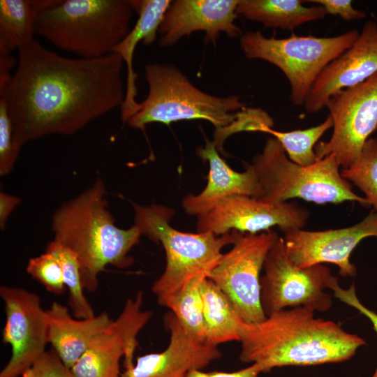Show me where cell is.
Here are the masks:
<instances>
[{"label":"cell","instance_id":"1","mask_svg":"<svg viewBox=\"0 0 377 377\" xmlns=\"http://www.w3.org/2000/svg\"><path fill=\"white\" fill-rule=\"evenodd\" d=\"M124 64L113 52L98 58H70L35 38L22 45L13 75H0V98L15 142L22 147L48 135H71L121 108Z\"/></svg>","mask_w":377,"mask_h":377},{"label":"cell","instance_id":"2","mask_svg":"<svg viewBox=\"0 0 377 377\" xmlns=\"http://www.w3.org/2000/svg\"><path fill=\"white\" fill-rule=\"evenodd\" d=\"M239 360L262 373L285 366H311L350 360L366 344L337 323L298 306L276 311L258 323L239 325Z\"/></svg>","mask_w":377,"mask_h":377},{"label":"cell","instance_id":"3","mask_svg":"<svg viewBox=\"0 0 377 377\" xmlns=\"http://www.w3.org/2000/svg\"><path fill=\"white\" fill-rule=\"evenodd\" d=\"M106 188L98 177L94 184L53 214V240L77 256L84 288L94 292L98 275L108 265L126 268L133 263L128 253L142 235L135 224L128 229L115 225L108 209Z\"/></svg>","mask_w":377,"mask_h":377},{"label":"cell","instance_id":"4","mask_svg":"<svg viewBox=\"0 0 377 377\" xmlns=\"http://www.w3.org/2000/svg\"><path fill=\"white\" fill-rule=\"evenodd\" d=\"M149 91L138 111L126 123L145 132L154 122L169 125L184 120L203 119L216 128L214 144L223 152L224 140L241 131H257L261 117L256 108H247L237 96L220 97L197 87L177 67L153 63L145 66Z\"/></svg>","mask_w":377,"mask_h":377},{"label":"cell","instance_id":"5","mask_svg":"<svg viewBox=\"0 0 377 377\" xmlns=\"http://www.w3.org/2000/svg\"><path fill=\"white\" fill-rule=\"evenodd\" d=\"M134 0L41 1L35 34L81 58L112 52L131 31Z\"/></svg>","mask_w":377,"mask_h":377},{"label":"cell","instance_id":"6","mask_svg":"<svg viewBox=\"0 0 377 377\" xmlns=\"http://www.w3.org/2000/svg\"><path fill=\"white\" fill-rule=\"evenodd\" d=\"M133 206L134 224L142 235L161 244L165 250V270L151 287L158 304L163 306L194 277L208 275L219 263L221 249L233 242L230 232L216 236L209 232L189 233L173 228L169 221L174 210L165 206L135 203Z\"/></svg>","mask_w":377,"mask_h":377},{"label":"cell","instance_id":"7","mask_svg":"<svg viewBox=\"0 0 377 377\" xmlns=\"http://www.w3.org/2000/svg\"><path fill=\"white\" fill-rule=\"evenodd\" d=\"M261 186L260 200L270 203L300 198L316 204L355 201L369 207L341 175L337 158L330 154L303 166L291 161L280 142L269 138L251 163Z\"/></svg>","mask_w":377,"mask_h":377},{"label":"cell","instance_id":"8","mask_svg":"<svg viewBox=\"0 0 377 377\" xmlns=\"http://www.w3.org/2000/svg\"><path fill=\"white\" fill-rule=\"evenodd\" d=\"M360 32L349 30L331 37L291 36L267 38L260 31H247L240 38L241 48L249 59H263L278 67L288 79L290 100L304 104L312 85L322 71L348 50Z\"/></svg>","mask_w":377,"mask_h":377},{"label":"cell","instance_id":"9","mask_svg":"<svg viewBox=\"0 0 377 377\" xmlns=\"http://www.w3.org/2000/svg\"><path fill=\"white\" fill-rule=\"evenodd\" d=\"M260 276V302L266 316L287 308L303 306L325 312L332 306L325 291L334 279L323 264L299 267L288 258L284 239L276 235Z\"/></svg>","mask_w":377,"mask_h":377},{"label":"cell","instance_id":"10","mask_svg":"<svg viewBox=\"0 0 377 377\" xmlns=\"http://www.w3.org/2000/svg\"><path fill=\"white\" fill-rule=\"evenodd\" d=\"M232 248L222 254L207 278L228 297L240 318L258 323L266 316L260 302V272L277 233L250 234L232 230Z\"/></svg>","mask_w":377,"mask_h":377},{"label":"cell","instance_id":"11","mask_svg":"<svg viewBox=\"0 0 377 377\" xmlns=\"http://www.w3.org/2000/svg\"><path fill=\"white\" fill-rule=\"evenodd\" d=\"M326 107L333 121L330 139L315 146L318 159L334 155L348 168L377 128V73L364 82L330 97Z\"/></svg>","mask_w":377,"mask_h":377},{"label":"cell","instance_id":"12","mask_svg":"<svg viewBox=\"0 0 377 377\" xmlns=\"http://www.w3.org/2000/svg\"><path fill=\"white\" fill-rule=\"evenodd\" d=\"M197 216L198 232H209L221 236L236 230L257 234L277 226L285 234L302 229L309 212L295 202L270 203L247 195H234Z\"/></svg>","mask_w":377,"mask_h":377},{"label":"cell","instance_id":"13","mask_svg":"<svg viewBox=\"0 0 377 377\" xmlns=\"http://www.w3.org/2000/svg\"><path fill=\"white\" fill-rule=\"evenodd\" d=\"M6 323L2 339L11 346V356L0 377H19L46 351L48 341L47 311L38 295L18 287L1 286Z\"/></svg>","mask_w":377,"mask_h":377},{"label":"cell","instance_id":"14","mask_svg":"<svg viewBox=\"0 0 377 377\" xmlns=\"http://www.w3.org/2000/svg\"><path fill=\"white\" fill-rule=\"evenodd\" d=\"M143 293L127 300L119 316L91 342L73 369L78 377H120V360L125 369L133 365L137 336L148 323L151 312L141 309Z\"/></svg>","mask_w":377,"mask_h":377},{"label":"cell","instance_id":"15","mask_svg":"<svg viewBox=\"0 0 377 377\" xmlns=\"http://www.w3.org/2000/svg\"><path fill=\"white\" fill-rule=\"evenodd\" d=\"M369 237H377V212L369 214L352 226L322 231L297 229L285 233L288 258L299 267L332 263L342 276H354L357 269L350 260L358 244Z\"/></svg>","mask_w":377,"mask_h":377},{"label":"cell","instance_id":"16","mask_svg":"<svg viewBox=\"0 0 377 377\" xmlns=\"http://www.w3.org/2000/svg\"><path fill=\"white\" fill-rule=\"evenodd\" d=\"M376 73L377 24L368 21L353 44L318 76L305 100L306 112L320 111L332 96L364 82Z\"/></svg>","mask_w":377,"mask_h":377},{"label":"cell","instance_id":"17","mask_svg":"<svg viewBox=\"0 0 377 377\" xmlns=\"http://www.w3.org/2000/svg\"><path fill=\"white\" fill-rule=\"evenodd\" d=\"M239 0H176L163 17L158 33L159 45L169 47L195 31L205 32V43H215L220 33L228 37L242 36L235 24Z\"/></svg>","mask_w":377,"mask_h":377},{"label":"cell","instance_id":"18","mask_svg":"<svg viewBox=\"0 0 377 377\" xmlns=\"http://www.w3.org/2000/svg\"><path fill=\"white\" fill-rule=\"evenodd\" d=\"M164 323L170 334L167 348L138 357L120 377H185L191 371L202 369L221 357L217 346L188 333L172 312L164 316Z\"/></svg>","mask_w":377,"mask_h":377},{"label":"cell","instance_id":"19","mask_svg":"<svg viewBox=\"0 0 377 377\" xmlns=\"http://www.w3.org/2000/svg\"><path fill=\"white\" fill-rule=\"evenodd\" d=\"M218 152L214 142L208 140L205 147L197 149L198 156L209 163L208 182L200 193L183 199L182 207L188 214H202L228 196L242 195L258 199L261 196V186L251 163L246 165L244 172H236Z\"/></svg>","mask_w":377,"mask_h":377},{"label":"cell","instance_id":"20","mask_svg":"<svg viewBox=\"0 0 377 377\" xmlns=\"http://www.w3.org/2000/svg\"><path fill=\"white\" fill-rule=\"evenodd\" d=\"M48 341L62 362L71 369L92 340L112 321L105 311L89 318L71 316L68 309L54 302L47 310Z\"/></svg>","mask_w":377,"mask_h":377},{"label":"cell","instance_id":"21","mask_svg":"<svg viewBox=\"0 0 377 377\" xmlns=\"http://www.w3.org/2000/svg\"><path fill=\"white\" fill-rule=\"evenodd\" d=\"M171 3L170 0H135V13L138 15V19L125 38L112 50L113 52L121 57L126 65V89L121 107V116L124 122H127L140 108V103L135 101L138 74L133 67L135 47L140 41L146 45L155 41L165 13Z\"/></svg>","mask_w":377,"mask_h":377},{"label":"cell","instance_id":"22","mask_svg":"<svg viewBox=\"0 0 377 377\" xmlns=\"http://www.w3.org/2000/svg\"><path fill=\"white\" fill-rule=\"evenodd\" d=\"M300 0H239L237 15L266 27L293 30L311 21L321 20L326 15L320 5L306 7Z\"/></svg>","mask_w":377,"mask_h":377},{"label":"cell","instance_id":"23","mask_svg":"<svg viewBox=\"0 0 377 377\" xmlns=\"http://www.w3.org/2000/svg\"><path fill=\"white\" fill-rule=\"evenodd\" d=\"M200 291L207 343L239 341V325L242 320L226 294L209 279L201 282Z\"/></svg>","mask_w":377,"mask_h":377},{"label":"cell","instance_id":"24","mask_svg":"<svg viewBox=\"0 0 377 377\" xmlns=\"http://www.w3.org/2000/svg\"><path fill=\"white\" fill-rule=\"evenodd\" d=\"M38 9L34 1H0V54H8L34 39Z\"/></svg>","mask_w":377,"mask_h":377},{"label":"cell","instance_id":"25","mask_svg":"<svg viewBox=\"0 0 377 377\" xmlns=\"http://www.w3.org/2000/svg\"><path fill=\"white\" fill-rule=\"evenodd\" d=\"M205 277L206 274L194 277L164 305L171 310L188 333L202 342H207V330L200 285Z\"/></svg>","mask_w":377,"mask_h":377},{"label":"cell","instance_id":"26","mask_svg":"<svg viewBox=\"0 0 377 377\" xmlns=\"http://www.w3.org/2000/svg\"><path fill=\"white\" fill-rule=\"evenodd\" d=\"M60 263L64 281L68 290V305L76 318H89L95 316L93 307L84 293L80 267L76 255L68 248L52 240L45 248Z\"/></svg>","mask_w":377,"mask_h":377},{"label":"cell","instance_id":"27","mask_svg":"<svg viewBox=\"0 0 377 377\" xmlns=\"http://www.w3.org/2000/svg\"><path fill=\"white\" fill-rule=\"evenodd\" d=\"M332 126V119L329 114L321 124L306 129L281 132L270 128L266 133L272 134L280 142L291 161L306 166L318 160L314 151L315 145Z\"/></svg>","mask_w":377,"mask_h":377},{"label":"cell","instance_id":"28","mask_svg":"<svg viewBox=\"0 0 377 377\" xmlns=\"http://www.w3.org/2000/svg\"><path fill=\"white\" fill-rule=\"evenodd\" d=\"M341 176L357 186L364 194L369 206L377 212V138H369L362 149Z\"/></svg>","mask_w":377,"mask_h":377},{"label":"cell","instance_id":"29","mask_svg":"<svg viewBox=\"0 0 377 377\" xmlns=\"http://www.w3.org/2000/svg\"><path fill=\"white\" fill-rule=\"evenodd\" d=\"M26 270L47 291L57 295H61L65 291L66 286L61 266L50 253L45 251L44 253L31 258Z\"/></svg>","mask_w":377,"mask_h":377},{"label":"cell","instance_id":"30","mask_svg":"<svg viewBox=\"0 0 377 377\" xmlns=\"http://www.w3.org/2000/svg\"><path fill=\"white\" fill-rule=\"evenodd\" d=\"M21 147L15 140L13 123L5 101L0 98V175L9 174L17 159Z\"/></svg>","mask_w":377,"mask_h":377},{"label":"cell","instance_id":"31","mask_svg":"<svg viewBox=\"0 0 377 377\" xmlns=\"http://www.w3.org/2000/svg\"><path fill=\"white\" fill-rule=\"evenodd\" d=\"M22 377H77L54 350L45 351Z\"/></svg>","mask_w":377,"mask_h":377},{"label":"cell","instance_id":"32","mask_svg":"<svg viewBox=\"0 0 377 377\" xmlns=\"http://www.w3.org/2000/svg\"><path fill=\"white\" fill-rule=\"evenodd\" d=\"M329 289L333 292L334 297L356 309L370 320L377 334V313L367 309L360 302L356 295L355 287L353 283L347 289L343 288L339 284L338 278L334 276L329 286ZM371 377H377V367Z\"/></svg>","mask_w":377,"mask_h":377},{"label":"cell","instance_id":"33","mask_svg":"<svg viewBox=\"0 0 377 377\" xmlns=\"http://www.w3.org/2000/svg\"><path fill=\"white\" fill-rule=\"evenodd\" d=\"M306 2L317 3L324 8L326 14L340 16L346 21L360 20L366 17V13L355 9L349 0H310Z\"/></svg>","mask_w":377,"mask_h":377},{"label":"cell","instance_id":"34","mask_svg":"<svg viewBox=\"0 0 377 377\" xmlns=\"http://www.w3.org/2000/svg\"><path fill=\"white\" fill-rule=\"evenodd\" d=\"M262 373L260 367L252 364L249 367L232 372L225 371H203L202 369H193L188 372L185 377H258Z\"/></svg>","mask_w":377,"mask_h":377},{"label":"cell","instance_id":"35","mask_svg":"<svg viewBox=\"0 0 377 377\" xmlns=\"http://www.w3.org/2000/svg\"><path fill=\"white\" fill-rule=\"evenodd\" d=\"M21 202V198L8 194L0 193V228L3 230L8 218L14 209Z\"/></svg>","mask_w":377,"mask_h":377},{"label":"cell","instance_id":"36","mask_svg":"<svg viewBox=\"0 0 377 377\" xmlns=\"http://www.w3.org/2000/svg\"><path fill=\"white\" fill-rule=\"evenodd\" d=\"M15 64V58L8 54H0V75H10Z\"/></svg>","mask_w":377,"mask_h":377}]
</instances>
